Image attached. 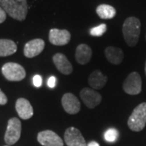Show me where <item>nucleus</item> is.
Here are the masks:
<instances>
[{
  "label": "nucleus",
  "instance_id": "obj_1",
  "mask_svg": "<svg viewBox=\"0 0 146 146\" xmlns=\"http://www.w3.org/2000/svg\"><path fill=\"white\" fill-rule=\"evenodd\" d=\"M0 7L16 21L25 20L28 13L27 0H0Z\"/></svg>",
  "mask_w": 146,
  "mask_h": 146
},
{
  "label": "nucleus",
  "instance_id": "obj_2",
  "mask_svg": "<svg viewBox=\"0 0 146 146\" xmlns=\"http://www.w3.org/2000/svg\"><path fill=\"white\" fill-rule=\"evenodd\" d=\"M123 34L127 46H135L141 34V21L136 17H128L123 25Z\"/></svg>",
  "mask_w": 146,
  "mask_h": 146
},
{
  "label": "nucleus",
  "instance_id": "obj_3",
  "mask_svg": "<svg viewBox=\"0 0 146 146\" xmlns=\"http://www.w3.org/2000/svg\"><path fill=\"white\" fill-rule=\"evenodd\" d=\"M146 125V102H142L133 110L127 120V126L133 131H141Z\"/></svg>",
  "mask_w": 146,
  "mask_h": 146
},
{
  "label": "nucleus",
  "instance_id": "obj_4",
  "mask_svg": "<svg viewBox=\"0 0 146 146\" xmlns=\"http://www.w3.org/2000/svg\"><path fill=\"white\" fill-rule=\"evenodd\" d=\"M2 73L7 80L21 81L25 78V68L16 63H7L2 68Z\"/></svg>",
  "mask_w": 146,
  "mask_h": 146
},
{
  "label": "nucleus",
  "instance_id": "obj_5",
  "mask_svg": "<svg viewBox=\"0 0 146 146\" xmlns=\"http://www.w3.org/2000/svg\"><path fill=\"white\" fill-rule=\"evenodd\" d=\"M21 135V122L18 118H11L7 122L4 141L6 144L11 145L20 140Z\"/></svg>",
  "mask_w": 146,
  "mask_h": 146
},
{
  "label": "nucleus",
  "instance_id": "obj_6",
  "mask_svg": "<svg viewBox=\"0 0 146 146\" xmlns=\"http://www.w3.org/2000/svg\"><path fill=\"white\" fill-rule=\"evenodd\" d=\"M123 89L126 94L137 95L142 90V80L140 74L136 72H131L123 84Z\"/></svg>",
  "mask_w": 146,
  "mask_h": 146
},
{
  "label": "nucleus",
  "instance_id": "obj_7",
  "mask_svg": "<svg viewBox=\"0 0 146 146\" xmlns=\"http://www.w3.org/2000/svg\"><path fill=\"white\" fill-rule=\"evenodd\" d=\"M80 97L84 105L89 109H94L98 106L101 103L102 98V95L98 92H96L90 88H84L80 93Z\"/></svg>",
  "mask_w": 146,
  "mask_h": 146
},
{
  "label": "nucleus",
  "instance_id": "obj_8",
  "mask_svg": "<svg viewBox=\"0 0 146 146\" xmlns=\"http://www.w3.org/2000/svg\"><path fill=\"white\" fill-rule=\"evenodd\" d=\"M37 141L43 146H63L61 137L51 130H45L37 134Z\"/></svg>",
  "mask_w": 146,
  "mask_h": 146
},
{
  "label": "nucleus",
  "instance_id": "obj_9",
  "mask_svg": "<svg viewBox=\"0 0 146 146\" xmlns=\"http://www.w3.org/2000/svg\"><path fill=\"white\" fill-rule=\"evenodd\" d=\"M64 141L68 146H87L81 132L74 127H70L65 131Z\"/></svg>",
  "mask_w": 146,
  "mask_h": 146
},
{
  "label": "nucleus",
  "instance_id": "obj_10",
  "mask_svg": "<svg viewBox=\"0 0 146 146\" xmlns=\"http://www.w3.org/2000/svg\"><path fill=\"white\" fill-rule=\"evenodd\" d=\"M71 40V33L67 29H52L49 33V41L54 46H65Z\"/></svg>",
  "mask_w": 146,
  "mask_h": 146
},
{
  "label": "nucleus",
  "instance_id": "obj_11",
  "mask_svg": "<svg viewBox=\"0 0 146 146\" xmlns=\"http://www.w3.org/2000/svg\"><path fill=\"white\" fill-rule=\"evenodd\" d=\"M62 106L64 110L70 115H76L80 110V102L79 99L71 93H67L62 98Z\"/></svg>",
  "mask_w": 146,
  "mask_h": 146
},
{
  "label": "nucleus",
  "instance_id": "obj_12",
  "mask_svg": "<svg viewBox=\"0 0 146 146\" xmlns=\"http://www.w3.org/2000/svg\"><path fill=\"white\" fill-rule=\"evenodd\" d=\"M45 48V42L41 38H36L28 42L25 45L24 54L27 58H33L39 55Z\"/></svg>",
  "mask_w": 146,
  "mask_h": 146
},
{
  "label": "nucleus",
  "instance_id": "obj_13",
  "mask_svg": "<svg viewBox=\"0 0 146 146\" xmlns=\"http://www.w3.org/2000/svg\"><path fill=\"white\" fill-rule=\"evenodd\" d=\"M16 110L19 117L22 119H29L33 115V108L29 100L18 98L16 102Z\"/></svg>",
  "mask_w": 146,
  "mask_h": 146
},
{
  "label": "nucleus",
  "instance_id": "obj_14",
  "mask_svg": "<svg viewBox=\"0 0 146 146\" xmlns=\"http://www.w3.org/2000/svg\"><path fill=\"white\" fill-rule=\"evenodd\" d=\"M53 62L58 70L64 75L68 76L72 72V66L69 62L68 58L63 54H61V53L55 54L53 56Z\"/></svg>",
  "mask_w": 146,
  "mask_h": 146
},
{
  "label": "nucleus",
  "instance_id": "obj_15",
  "mask_svg": "<svg viewBox=\"0 0 146 146\" xmlns=\"http://www.w3.org/2000/svg\"><path fill=\"white\" fill-rule=\"evenodd\" d=\"M75 58L80 64H87L92 58V49L86 44H80L76 47Z\"/></svg>",
  "mask_w": 146,
  "mask_h": 146
},
{
  "label": "nucleus",
  "instance_id": "obj_16",
  "mask_svg": "<svg viewBox=\"0 0 146 146\" xmlns=\"http://www.w3.org/2000/svg\"><path fill=\"white\" fill-rule=\"evenodd\" d=\"M108 80V77L104 76L100 70H96L89 76V84L94 89H102Z\"/></svg>",
  "mask_w": 146,
  "mask_h": 146
},
{
  "label": "nucleus",
  "instance_id": "obj_17",
  "mask_svg": "<svg viewBox=\"0 0 146 146\" xmlns=\"http://www.w3.org/2000/svg\"><path fill=\"white\" fill-rule=\"evenodd\" d=\"M105 54L110 63L115 65H118L123 60V52L118 47L108 46L105 50Z\"/></svg>",
  "mask_w": 146,
  "mask_h": 146
},
{
  "label": "nucleus",
  "instance_id": "obj_18",
  "mask_svg": "<svg viewBox=\"0 0 146 146\" xmlns=\"http://www.w3.org/2000/svg\"><path fill=\"white\" fill-rule=\"evenodd\" d=\"M17 50L16 42L10 39H0V57H7L15 54Z\"/></svg>",
  "mask_w": 146,
  "mask_h": 146
},
{
  "label": "nucleus",
  "instance_id": "obj_19",
  "mask_svg": "<svg viewBox=\"0 0 146 146\" xmlns=\"http://www.w3.org/2000/svg\"><path fill=\"white\" fill-rule=\"evenodd\" d=\"M96 12L101 19L103 20H110L114 18L116 15V10L112 6L108 4H101L97 9Z\"/></svg>",
  "mask_w": 146,
  "mask_h": 146
},
{
  "label": "nucleus",
  "instance_id": "obj_20",
  "mask_svg": "<svg viewBox=\"0 0 146 146\" xmlns=\"http://www.w3.org/2000/svg\"><path fill=\"white\" fill-rule=\"evenodd\" d=\"M106 25L102 24L98 26L94 27L93 29H91L90 30V35L94 36H101L104 34L106 31Z\"/></svg>",
  "mask_w": 146,
  "mask_h": 146
},
{
  "label": "nucleus",
  "instance_id": "obj_21",
  "mask_svg": "<svg viewBox=\"0 0 146 146\" xmlns=\"http://www.w3.org/2000/svg\"><path fill=\"white\" fill-rule=\"evenodd\" d=\"M105 140L108 142H115L118 138V131L114 128H110L105 132Z\"/></svg>",
  "mask_w": 146,
  "mask_h": 146
},
{
  "label": "nucleus",
  "instance_id": "obj_22",
  "mask_svg": "<svg viewBox=\"0 0 146 146\" xmlns=\"http://www.w3.org/2000/svg\"><path fill=\"white\" fill-rule=\"evenodd\" d=\"M33 85L35 87H41L42 84V79L41 76L39 75H35L33 78Z\"/></svg>",
  "mask_w": 146,
  "mask_h": 146
},
{
  "label": "nucleus",
  "instance_id": "obj_23",
  "mask_svg": "<svg viewBox=\"0 0 146 146\" xmlns=\"http://www.w3.org/2000/svg\"><path fill=\"white\" fill-rule=\"evenodd\" d=\"M7 102V98L6 96L3 92H2V90L0 89V105H6Z\"/></svg>",
  "mask_w": 146,
  "mask_h": 146
},
{
  "label": "nucleus",
  "instance_id": "obj_24",
  "mask_svg": "<svg viewBox=\"0 0 146 146\" xmlns=\"http://www.w3.org/2000/svg\"><path fill=\"white\" fill-rule=\"evenodd\" d=\"M55 84H56V78L54 76H50L48 81H47V84L50 88H54L55 86Z\"/></svg>",
  "mask_w": 146,
  "mask_h": 146
},
{
  "label": "nucleus",
  "instance_id": "obj_25",
  "mask_svg": "<svg viewBox=\"0 0 146 146\" xmlns=\"http://www.w3.org/2000/svg\"><path fill=\"white\" fill-rule=\"evenodd\" d=\"M6 18H7V13L5 12V11L0 7V24L3 23L6 21Z\"/></svg>",
  "mask_w": 146,
  "mask_h": 146
},
{
  "label": "nucleus",
  "instance_id": "obj_26",
  "mask_svg": "<svg viewBox=\"0 0 146 146\" xmlns=\"http://www.w3.org/2000/svg\"><path fill=\"white\" fill-rule=\"evenodd\" d=\"M87 146H100L99 144L96 141H91L87 145Z\"/></svg>",
  "mask_w": 146,
  "mask_h": 146
},
{
  "label": "nucleus",
  "instance_id": "obj_27",
  "mask_svg": "<svg viewBox=\"0 0 146 146\" xmlns=\"http://www.w3.org/2000/svg\"><path fill=\"white\" fill-rule=\"evenodd\" d=\"M145 76H146V62H145Z\"/></svg>",
  "mask_w": 146,
  "mask_h": 146
},
{
  "label": "nucleus",
  "instance_id": "obj_28",
  "mask_svg": "<svg viewBox=\"0 0 146 146\" xmlns=\"http://www.w3.org/2000/svg\"><path fill=\"white\" fill-rule=\"evenodd\" d=\"M5 146H9V145H5Z\"/></svg>",
  "mask_w": 146,
  "mask_h": 146
}]
</instances>
